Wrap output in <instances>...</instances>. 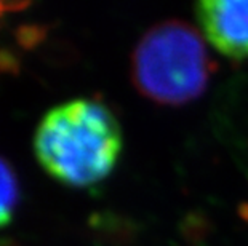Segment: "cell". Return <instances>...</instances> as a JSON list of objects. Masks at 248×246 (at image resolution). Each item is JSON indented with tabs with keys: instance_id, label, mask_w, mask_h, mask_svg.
<instances>
[{
	"instance_id": "4",
	"label": "cell",
	"mask_w": 248,
	"mask_h": 246,
	"mask_svg": "<svg viewBox=\"0 0 248 246\" xmlns=\"http://www.w3.org/2000/svg\"><path fill=\"white\" fill-rule=\"evenodd\" d=\"M18 203V182L13 170L0 159V227L10 222Z\"/></svg>"
},
{
	"instance_id": "3",
	"label": "cell",
	"mask_w": 248,
	"mask_h": 246,
	"mask_svg": "<svg viewBox=\"0 0 248 246\" xmlns=\"http://www.w3.org/2000/svg\"><path fill=\"white\" fill-rule=\"evenodd\" d=\"M195 18L210 45L229 59H248V2L200 0Z\"/></svg>"
},
{
	"instance_id": "2",
	"label": "cell",
	"mask_w": 248,
	"mask_h": 246,
	"mask_svg": "<svg viewBox=\"0 0 248 246\" xmlns=\"http://www.w3.org/2000/svg\"><path fill=\"white\" fill-rule=\"evenodd\" d=\"M136 91L160 106H184L208 88L215 62L200 34L181 19L152 26L131 53Z\"/></svg>"
},
{
	"instance_id": "1",
	"label": "cell",
	"mask_w": 248,
	"mask_h": 246,
	"mask_svg": "<svg viewBox=\"0 0 248 246\" xmlns=\"http://www.w3.org/2000/svg\"><path fill=\"white\" fill-rule=\"evenodd\" d=\"M124 147L117 117L101 101L71 99L50 109L34 136V150L53 179L90 187L114 171Z\"/></svg>"
}]
</instances>
